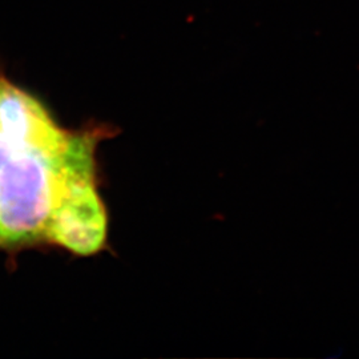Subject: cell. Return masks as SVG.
<instances>
[{"instance_id": "3957f363", "label": "cell", "mask_w": 359, "mask_h": 359, "mask_svg": "<svg viewBox=\"0 0 359 359\" xmlns=\"http://www.w3.org/2000/svg\"><path fill=\"white\" fill-rule=\"evenodd\" d=\"M0 135L13 148L65 152L74 140L55 124L43 104L0 72Z\"/></svg>"}, {"instance_id": "7a4b0ae2", "label": "cell", "mask_w": 359, "mask_h": 359, "mask_svg": "<svg viewBox=\"0 0 359 359\" xmlns=\"http://www.w3.org/2000/svg\"><path fill=\"white\" fill-rule=\"evenodd\" d=\"M102 135L81 132L71 154L46 238L90 256L105 246L108 218L95 184V148Z\"/></svg>"}, {"instance_id": "6da1fadb", "label": "cell", "mask_w": 359, "mask_h": 359, "mask_svg": "<svg viewBox=\"0 0 359 359\" xmlns=\"http://www.w3.org/2000/svg\"><path fill=\"white\" fill-rule=\"evenodd\" d=\"M79 133L62 154L13 148L0 165V245L46 238Z\"/></svg>"}]
</instances>
